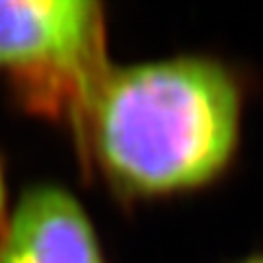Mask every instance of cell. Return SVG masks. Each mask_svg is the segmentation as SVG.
I'll use <instances>...</instances> for the list:
<instances>
[{
	"instance_id": "obj_1",
	"label": "cell",
	"mask_w": 263,
	"mask_h": 263,
	"mask_svg": "<svg viewBox=\"0 0 263 263\" xmlns=\"http://www.w3.org/2000/svg\"><path fill=\"white\" fill-rule=\"evenodd\" d=\"M237 127L239 92L224 66L176 57L110 72L90 141L125 189L169 193L217 176L235 149Z\"/></svg>"
},
{
	"instance_id": "obj_2",
	"label": "cell",
	"mask_w": 263,
	"mask_h": 263,
	"mask_svg": "<svg viewBox=\"0 0 263 263\" xmlns=\"http://www.w3.org/2000/svg\"><path fill=\"white\" fill-rule=\"evenodd\" d=\"M0 68L24 105L88 132L110 77L105 18L92 0L0 3Z\"/></svg>"
},
{
	"instance_id": "obj_3",
	"label": "cell",
	"mask_w": 263,
	"mask_h": 263,
	"mask_svg": "<svg viewBox=\"0 0 263 263\" xmlns=\"http://www.w3.org/2000/svg\"><path fill=\"white\" fill-rule=\"evenodd\" d=\"M0 263H103V257L75 197L60 186H35L0 235Z\"/></svg>"
},
{
	"instance_id": "obj_4",
	"label": "cell",
	"mask_w": 263,
	"mask_h": 263,
	"mask_svg": "<svg viewBox=\"0 0 263 263\" xmlns=\"http://www.w3.org/2000/svg\"><path fill=\"white\" fill-rule=\"evenodd\" d=\"M5 209V176H3V164H0V217H3Z\"/></svg>"
},
{
	"instance_id": "obj_5",
	"label": "cell",
	"mask_w": 263,
	"mask_h": 263,
	"mask_svg": "<svg viewBox=\"0 0 263 263\" xmlns=\"http://www.w3.org/2000/svg\"><path fill=\"white\" fill-rule=\"evenodd\" d=\"M248 263H263V257L261 259H254V261H248Z\"/></svg>"
}]
</instances>
